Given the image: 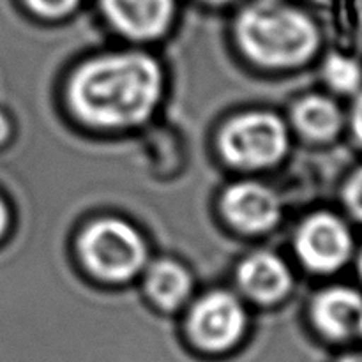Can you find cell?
Listing matches in <instances>:
<instances>
[{"mask_svg":"<svg viewBox=\"0 0 362 362\" xmlns=\"http://www.w3.org/2000/svg\"><path fill=\"white\" fill-rule=\"evenodd\" d=\"M161 94V71L144 53H120L87 62L71 80L69 98L76 115L99 127H129L144 122Z\"/></svg>","mask_w":362,"mask_h":362,"instance_id":"obj_1","label":"cell"},{"mask_svg":"<svg viewBox=\"0 0 362 362\" xmlns=\"http://www.w3.org/2000/svg\"><path fill=\"white\" fill-rule=\"evenodd\" d=\"M237 37L250 59L262 66L290 67L303 64L317 49L313 21L281 4H253L237 20Z\"/></svg>","mask_w":362,"mask_h":362,"instance_id":"obj_2","label":"cell"},{"mask_svg":"<svg viewBox=\"0 0 362 362\" xmlns=\"http://www.w3.org/2000/svg\"><path fill=\"white\" fill-rule=\"evenodd\" d=\"M80 250L87 267L106 281L133 278L147 257L140 233L119 219H101L88 226L81 235Z\"/></svg>","mask_w":362,"mask_h":362,"instance_id":"obj_3","label":"cell"},{"mask_svg":"<svg viewBox=\"0 0 362 362\" xmlns=\"http://www.w3.org/2000/svg\"><path fill=\"white\" fill-rule=\"evenodd\" d=\"M288 136L281 120L271 113L235 117L219 136L223 156L240 168H264L278 163L286 152Z\"/></svg>","mask_w":362,"mask_h":362,"instance_id":"obj_4","label":"cell"},{"mask_svg":"<svg viewBox=\"0 0 362 362\" xmlns=\"http://www.w3.org/2000/svg\"><path fill=\"white\" fill-rule=\"evenodd\" d=\"M246 332V311L235 296L212 292L198 300L187 318V336L194 349L219 356L235 349Z\"/></svg>","mask_w":362,"mask_h":362,"instance_id":"obj_5","label":"cell"},{"mask_svg":"<svg viewBox=\"0 0 362 362\" xmlns=\"http://www.w3.org/2000/svg\"><path fill=\"white\" fill-rule=\"evenodd\" d=\"M297 253L310 269L332 272L352 253V235L345 223L332 214L311 216L297 233Z\"/></svg>","mask_w":362,"mask_h":362,"instance_id":"obj_6","label":"cell"},{"mask_svg":"<svg viewBox=\"0 0 362 362\" xmlns=\"http://www.w3.org/2000/svg\"><path fill=\"white\" fill-rule=\"evenodd\" d=\"M225 214L244 232H265L278 223L281 204L274 191L258 182H239L223 198Z\"/></svg>","mask_w":362,"mask_h":362,"instance_id":"obj_7","label":"cell"},{"mask_svg":"<svg viewBox=\"0 0 362 362\" xmlns=\"http://www.w3.org/2000/svg\"><path fill=\"white\" fill-rule=\"evenodd\" d=\"M313 324L331 341H346L361 334L362 296L350 288L322 292L311 308Z\"/></svg>","mask_w":362,"mask_h":362,"instance_id":"obj_8","label":"cell"},{"mask_svg":"<svg viewBox=\"0 0 362 362\" xmlns=\"http://www.w3.org/2000/svg\"><path fill=\"white\" fill-rule=\"evenodd\" d=\"M101 4L110 21L136 39L161 35L173 16V0H101Z\"/></svg>","mask_w":362,"mask_h":362,"instance_id":"obj_9","label":"cell"},{"mask_svg":"<svg viewBox=\"0 0 362 362\" xmlns=\"http://www.w3.org/2000/svg\"><path fill=\"white\" fill-rule=\"evenodd\" d=\"M239 283L258 303H276L288 293L292 276L281 258L272 253H255L240 264Z\"/></svg>","mask_w":362,"mask_h":362,"instance_id":"obj_10","label":"cell"},{"mask_svg":"<svg viewBox=\"0 0 362 362\" xmlns=\"http://www.w3.org/2000/svg\"><path fill=\"white\" fill-rule=\"evenodd\" d=\"M293 122L304 136L317 141H327L338 134L341 127V112L331 99L310 95L293 108Z\"/></svg>","mask_w":362,"mask_h":362,"instance_id":"obj_11","label":"cell"},{"mask_svg":"<svg viewBox=\"0 0 362 362\" xmlns=\"http://www.w3.org/2000/svg\"><path fill=\"white\" fill-rule=\"evenodd\" d=\"M147 290L163 310H175L191 292V278L184 267L170 260H159L148 269Z\"/></svg>","mask_w":362,"mask_h":362,"instance_id":"obj_12","label":"cell"},{"mask_svg":"<svg viewBox=\"0 0 362 362\" xmlns=\"http://www.w3.org/2000/svg\"><path fill=\"white\" fill-rule=\"evenodd\" d=\"M324 74L329 85L338 92L356 90L362 80V71L359 64L356 60L346 59V57L341 55H332L325 62Z\"/></svg>","mask_w":362,"mask_h":362,"instance_id":"obj_13","label":"cell"},{"mask_svg":"<svg viewBox=\"0 0 362 362\" xmlns=\"http://www.w3.org/2000/svg\"><path fill=\"white\" fill-rule=\"evenodd\" d=\"M80 0H27L28 7L34 13L48 18H59L76 7Z\"/></svg>","mask_w":362,"mask_h":362,"instance_id":"obj_14","label":"cell"},{"mask_svg":"<svg viewBox=\"0 0 362 362\" xmlns=\"http://www.w3.org/2000/svg\"><path fill=\"white\" fill-rule=\"evenodd\" d=\"M345 202L352 214L362 221V168L350 179L345 189Z\"/></svg>","mask_w":362,"mask_h":362,"instance_id":"obj_15","label":"cell"},{"mask_svg":"<svg viewBox=\"0 0 362 362\" xmlns=\"http://www.w3.org/2000/svg\"><path fill=\"white\" fill-rule=\"evenodd\" d=\"M352 127H354V134L357 136V140L362 144V94L359 95V99L354 105V112H352Z\"/></svg>","mask_w":362,"mask_h":362,"instance_id":"obj_16","label":"cell"},{"mask_svg":"<svg viewBox=\"0 0 362 362\" xmlns=\"http://www.w3.org/2000/svg\"><path fill=\"white\" fill-rule=\"evenodd\" d=\"M7 134H9V122H7L6 117L0 113V141L6 140Z\"/></svg>","mask_w":362,"mask_h":362,"instance_id":"obj_17","label":"cell"},{"mask_svg":"<svg viewBox=\"0 0 362 362\" xmlns=\"http://www.w3.org/2000/svg\"><path fill=\"white\" fill-rule=\"evenodd\" d=\"M6 223H7V212H6V207H4V204L0 202V235H2L4 228H6Z\"/></svg>","mask_w":362,"mask_h":362,"instance_id":"obj_18","label":"cell"},{"mask_svg":"<svg viewBox=\"0 0 362 362\" xmlns=\"http://www.w3.org/2000/svg\"><path fill=\"white\" fill-rule=\"evenodd\" d=\"M339 362H362V354H352V356L343 357Z\"/></svg>","mask_w":362,"mask_h":362,"instance_id":"obj_19","label":"cell"},{"mask_svg":"<svg viewBox=\"0 0 362 362\" xmlns=\"http://www.w3.org/2000/svg\"><path fill=\"white\" fill-rule=\"evenodd\" d=\"M205 2H209V4H226V2H230V0H205Z\"/></svg>","mask_w":362,"mask_h":362,"instance_id":"obj_20","label":"cell"},{"mask_svg":"<svg viewBox=\"0 0 362 362\" xmlns=\"http://www.w3.org/2000/svg\"><path fill=\"white\" fill-rule=\"evenodd\" d=\"M359 271H361V276H362V253H361V257H359Z\"/></svg>","mask_w":362,"mask_h":362,"instance_id":"obj_21","label":"cell"}]
</instances>
